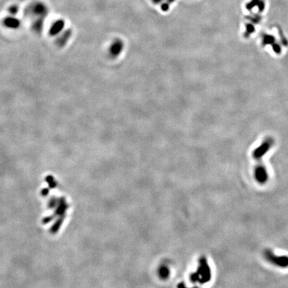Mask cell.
I'll return each instance as SVG.
<instances>
[{"label":"cell","mask_w":288,"mask_h":288,"mask_svg":"<svg viewBox=\"0 0 288 288\" xmlns=\"http://www.w3.org/2000/svg\"><path fill=\"white\" fill-rule=\"evenodd\" d=\"M270 147V143L266 142L262 145V146L255 150L254 153V158L258 162L256 167L255 168L254 176L257 183L260 184H265L268 180V174L265 166L262 163V157L264 156Z\"/></svg>","instance_id":"obj_1"},{"label":"cell","mask_w":288,"mask_h":288,"mask_svg":"<svg viewBox=\"0 0 288 288\" xmlns=\"http://www.w3.org/2000/svg\"><path fill=\"white\" fill-rule=\"evenodd\" d=\"M211 278V270L209 266L206 259H201L200 261L197 271L191 276V280L194 282H198L199 284H205Z\"/></svg>","instance_id":"obj_2"},{"label":"cell","mask_w":288,"mask_h":288,"mask_svg":"<svg viewBox=\"0 0 288 288\" xmlns=\"http://www.w3.org/2000/svg\"><path fill=\"white\" fill-rule=\"evenodd\" d=\"M266 259L274 265L281 268H288V256L287 255H278L271 249H266L263 252Z\"/></svg>","instance_id":"obj_3"},{"label":"cell","mask_w":288,"mask_h":288,"mask_svg":"<svg viewBox=\"0 0 288 288\" xmlns=\"http://www.w3.org/2000/svg\"><path fill=\"white\" fill-rule=\"evenodd\" d=\"M64 23L62 21H58V22L54 23L50 29V34L52 35H55L60 33L64 28Z\"/></svg>","instance_id":"obj_4"},{"label":"cell","mask_w":288,"mask_h":288,"mask_svg":"<svg viewBox=\"0 0 288 288\" xmlns=\"http://www.w3.org/2000/svg\"><path fill=\"white\" fill-rule=\"evenodd\" d=\"M19 24V22L18 20H17L16 19H8L6 21H5V25H6L7 28H18Z\"/></svg>","instance_id":"obj_5"},{"label":"cell","mask_w":288,"mask_h":288,"mask_svg":"<svg viewBox=\"0 0 288 288\" xmlns=\"http://www.w3.org/2000/svg\"><path fill=\"white\" fill-rule=\"evenodd\" d=\"M71 34H72L71 33V31H69L66 32L64 35H62L61 37L59 38L58 40V43L62 44V45H64L65 43H66L67 41L69 40V39L70 38Z\"/></svg>","instance_id":"obj_6"},{"label":"cell","mask_w":288,"mask_h":288,"mask_svg":"<svg viewBox=\"0 0 288 288\" xmlns=\"http://www.w3.org/2000/svg\"><path fill=\"white\" fill-rule=\"evenodd\" d=\"M169 274V271L167 268H162L160 270V275H161L162 277L165 278L167 277Z\"/></svg>","instance_id":"obj_7"}]
</instances>
